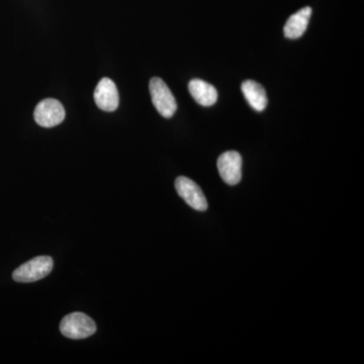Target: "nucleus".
I'll return each mask as SVG.
<instances>
[{"label": "nucleus", "instance_id": "obj_1", "mask_svg": "<svg viewBox=\"0 0 364 364\" xmlns=\"http://www.w3.org/2000/svg\"><path fill=\"white\" fill-rule=\"evenodd\" d=\"M60 331L69 339H85L97 332V324L85 314L72 313L62 320Z\"/></svg>", "mask_w": 364, "mask_h": 364}, {"label": "nucleus", "instance_id": "obj_2", "mask_svg": "<svg viewBox=\"0 0 364 364\" xmlns=\"http://www.w3.org/2000/svg\"><path fill=\"white\" fill-rule=\"evenodd\" d=\"M53 265L54 263L50 256H39L16 268L13 273V279L23 284L38 282L51 273Z\"/></svg>", "mask_w": 364, "mask_h": 364}, {"label": "nucleus", "instance_id": "obj_3", "mask_svg": "<svg viewBox=\"0 0 364 364\" xmlns=\"http://www.w3.org/2000/svg\"><path fill=\"white\" fill-rule=\"evenodd\" d=\"M149 90L157 112L166 119L173 116L177 109L176 100L166 83L161 78L153 77L150 80Z\"/></svg>", "mask_w": 364, "mask_h": 364}, {"label": "nucleus", "instance_id": "obj_4", "mask_svg": "<svg viewBox=\"0 0 364 364\" xmlns=\"http://www.w3.org/2000/svg\"><path fill=\"white\" fill-rule=\"evenodd\" d=\"M33 119L41 127L53 128L64 121L65 109L58 100L54 98H46L36 107Z\"/></svg>", "mask_w": 364, "mask_h": 364}, {"label": "nucleus", "instance_id": "obj_5", "mask_svg": "<svg viewBox=\"0 0 364 364\" xmlns=\"http://www.w3.org/2000/svg\"><path fill=\"white\" fill-rule=\"evenodd\" d=\"M177 193L189 207L198 212H205L208 210V202L202 188L195 181L188 177L179 176L176 181Z\"/></svg>", "mask_w": 364, "mask_h": 364}, {"label": "nucleus", "instance_id": "obj_6", "mask_svg": "<svg viewBox=\"0 0 364 364\" xmlns=\"http://www.w3.org/2000/svg\"><path fill=\"white\" fill-rule=\"evenodd\" d=\"M218 169L223 181L236 186L242 179V157L236 151H227L218 159Z\"/></svg>", "mask_w": 364, "mask_h": 364}, {"label": "nucleus", "instance_id": "obj_7", "mask_svg": "<svg viewBox=\"0 0 364 364\" xmlns=\"http://www.w3.org/2000/svg\"><path fill=\"white\" fill-rule=\"evenodd\" d=\"M95 104L105 112L116 111L119 107V91L112 79L105 77L95 90Z\"/></svg>", "mask_w": 364, "mask_h": 364}, {"label": "nucleus", "instance_id": "obj_8", "mask_svg": "<svg viewBox=\"0 0 364 364\" xmlns=\"http://www.w3.org/2000/svg\"><path fill=\"white\" fill-rule=\"evenodd\" d=\"M312 16V9L310 6L299 9L298 13L293 14L287 20L284 28V36L287 39L296 40L305 33Z\"/></svg>", "mask_w": 364, "mask_h": 364}, {"label": "nucleus", "instance_id": "obj_9", "mask_svg": "<svg viewBox=\"0 0 364 364\" xmlns=\"http://www.w3.org/2000/svg\"><path fill=\"white\" fill-rule=\"evenodd\" d=\"M188 90L193 100L203 107H212L217 102L218 91L215 86L205 82L202 79H193L189 82Z\"/></svg>", "mask_w": 364, "mask_h": 364}, {"label": "nucleus", "instance_id": "obj_10", "mask_svg": "<svg viewBox=\"0 0 364 364\" xmlns=\"http://www.w3.org/2000/svg\"><path fill=\"white\" fill-rule=\"evenodd\" d=\"M241 90L244 97L256 112H263L267 109L268 98L267 91L259 83L253 80H246L242 83Z\"/></svg>", "mask_w": 364, "mask_h": 364}]
</instances>
